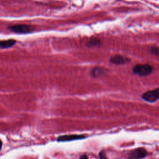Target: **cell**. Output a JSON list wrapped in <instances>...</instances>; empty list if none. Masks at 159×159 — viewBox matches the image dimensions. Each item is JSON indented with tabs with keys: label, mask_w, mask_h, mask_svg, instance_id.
<instances>
[{
	"label": "cell",
	"mask_w": 159,
	"mask_h": 159,
	"mask_svg": "<svg viewBox=\"0 0 159 159\" xmlns=\"http://www.w3.org/2000/svg\"><path fill=\"white\" fill-rule=\"evenodd\" d=\"M102 73V70L100 68H94L91 71V74L94 77L98 76Z\"/></svg>",
	"instance_id": "9"
},
{
	"label": "cell",
	"mask_w": 159,
	"mask_h": 159,
	"mask_svg": "<svg viewBox=\"0 0 159 159\" xmlns=\"http://www.w3.org/2000/svg\"><path fill=\"white\" fill-rule=\"evenodd\" d=\"M142 99L149 102H155L159 98V90L157 88L153 90L147 91L142 94Z\"/></svg>",
	"instance_id": "2"
},
{
	"label": "cell",
	"mask_w": 159,
	"mask_h": 159,
	"mask_svg": "<svg viewBox=\"0 0 159 159\" xmlns=\"http://www.w3.org/2000/svg\"><path fill=\"white\" fill-rule=\"evenodd\" d=\"M130 61V59H129L127 57H123L122 55H116L114 56H112L110 58V62L116 65H123L129 63Z\"/></svg>",
	"instance_id": "5"
},
{
	"label": "cell",
	"mask_w": 159,
	"mask_h": 159,
	"mask_svg": "<svg viewBox=\"0 0 159 159\" xmlns=\"http://www.w3.org/2000/svg\"><path fill=\"white\" fill-rule=\"evenodd\" d=\"M89 46L90 47H96V46H99L100 45V40L98 39L94 38L93 39H91L89 41L88 43Z\"/></svg>",
	"instance_id": "8"
},
{
	"label": "cell",
	"mask_w": 159,
	"mask_h": 159,
	"mask_svg": "<svg viewBox=\"0 0 159 159\" xmlns=\"http://www.w3.org/2000/svg\"><path fill=\"white\" fill-rule=\"evenodd\" d=\"M80 159H88L87 156L86 155H83L81 157H80Z\"/></svg>",
	"instance_id": "12"
},
{
	"label": "cell",
	"mask_w": 159,
	"mask_h": 159,
	"mask_svg": "<svg viewBox=\"0 0 159 159\" xmlns=\"http://www.w3.org/2000/svg\"><path fill=\"white\" fill-rule=\"evenodd\" d=\"M99 158H100V159H107V158L106 157V155L105 153H104L103 151H102V152H101L99 153Z\"/></svg>",
	"instance_id": "11"
},
{
	"label": "cell",
	"mask_w": 159,
	"mask_h": 159,
	"mask_svg": "<svg viewBox=\"0 0 159 159\" xmlns=\"http://www.w3.org/2000/svg\"><path fill=\"white\" fill-rule=\"evenodd\" d=\"M9 30L12 32L19 34H27L32 31L30 26L25 24H16L9 27Z\"/></svg>",
	"instance_id": "3"
},
{
	"label": "cell",
	"mask_w": 159,
	"mask_h": 159,
	"mask_svg": "<svg viewBox=\"0 0 159 159\" xmlns=\"http://www.w3.org/2000/svg\"><path fill=\"white\" fill-rule=\"evenodd\" d=\"M151 52L154 54L155 55L157 56L158 55V47H153L152 48H151Z\"/></svg>",
	"instance_id": "10"
},
{
	"label": "cell",
	"mask_w": 159,
	"mask_h": 159,
	"mask_svg": "<svg viewBox=\"0 0 159 159\" xmlns=\"http://www.w3.org/2000/svg\"><path fill=\"white\" fill-rule=\"evenodd\" d=\"M147 152L143 148H138L131 151L129 154L128 159H142L146 157Z\"/></svg>",
	"instance_id": "4"
},
{
	"label": "cell",
	"mask_w": 159,
	"mask_h": 159,
	"mask_svg": "<svg viewBox=\"0 0 159 159\" xmlns=\"http://www.w3.org/2000/svg\"><path fill=\"white\" fill-rule=\"evenodd\" d=\"M85 137L83 135H62L58 137L57 140L59 142H66V141H71L74 140L82 139Z\"/></svg>",
	"instance_id": "6"
},
{
	"label": "cell",
	"mask_w": 159,
	"mask_h": 159,
	"mask_svg": "<svg viewBox=\"0 0 159 159\" xmlns=\"http://www.w3.org/2000/svg\"><path fill=\"white\" fill-rule=\"evenodd\" d=\"M16 41L14 39L0 40V48H7L12 47Z\"/></svg>",
	"instance_id": "7"
},
{
	"label": "cell",
	"mask_w": 159,
	"mask_h": 159,
	"mask_svg": "<svg viewBox=\"0 0 159 159\" xmlns=\"http://www.w3.org/2000/svg\"><path fill=\"white\" fill-rule=\"evenodd\" d=\"M153 67L148 64L137 65L132 68V71L134 73L141 76H145L150 75L153 71Z\"/></svg>",
	"instance_id": "1"
},
{
	"label": "cell",
	"mask_w": 159,
	"mask_h": 159,
	"mask_svg": "<svg viewBox=\"0 0 159 159\" xmlns=\"http://www.w3.org/2000/svg\"><path fill=\"white\" fill-rule=\"evenodd\" d=\"M2 141L0 140V150H1V148H2Z\"/></svg>",
	"instance_id": "13"
}]
</instances>
